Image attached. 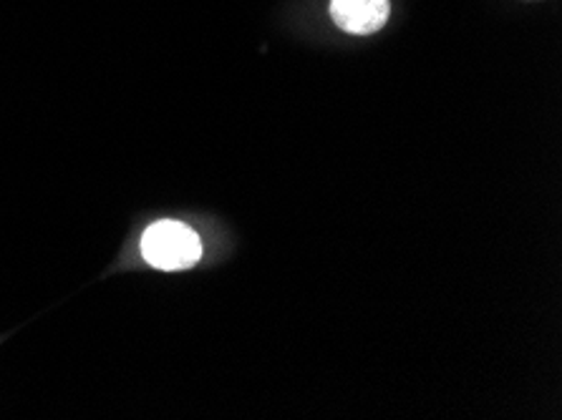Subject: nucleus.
Here are the masks:
<instances>
[{"label": "nucleus", "instance_id": "nucleus-1", "mask_svg": "<svg viewBox=\"0 0 562 420\" xmlns=\"http://www.w3.org/2000/svg\"><path fill=\"white\" fill-rule=\"evenodd\" d=\"M142 252L151 268L157 270H187L200 262L202 245L194 231L182 222H157L142 239Z\"/></svg>", "mask_w": 562, "mask_h": 420}, {"label": "nucleus", "instance_id": "nucleus-2", "mask_svg": "<svg viewBox=\"0 0 562 420\" xmlns=\"http://www.w3.org/2000/svg\"><path fill=\"white\" fill-rule=\"evenodd\" d=\"M391 15L389 0H330V19L351 36H371Z\"/></svg>", "mask_w": 562, "mask_h": 420}]
</instances>
